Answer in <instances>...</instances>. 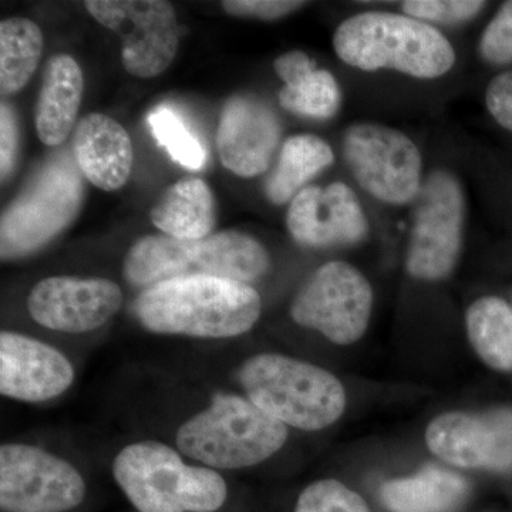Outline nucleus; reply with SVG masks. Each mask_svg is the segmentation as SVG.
<instances>
[{
    "label": "nucleus",
    "mask_w": 512,
    "mask_h": 512,
    "mask_svg": "<svg viewBox=\"0 0 512 512\" xmlns=\"http://www.w3.org/2000/svg\"><path fill=\"white\" fill-rule=\"evenodd\" d=\"M254 286L220 276H181L143 289L133 303L141 328L154 335L198 340L247 335L261 319Z\"/></svg>",
    "instance_id": "nucleus-1"
},
{
    "label": "nucleus",
    "mask_w": 512,
    "mask_h": 512,
    "mask_svg": "<svg viewBox=\"0 0 512 512\" xmlns=\"http://www.w3.org/2000/svg\"><path fill=\"white\" fill-rule=\"evenodd\" d=\"M111 476L137 512H220L229 500L224 473L188 460L170 441L124 444Z\"/></svg>",
    "instance_id": "nucleus-2"
},
{
    "label": "nucleus",
    "mask_w": 512,
    "mask_h": 512,
    "mask_svg": "<svg viewBox=\"0 0 512 512\" xmlns=\"http://www.w3.org/2000/svg\"><path fill=\"white\" fill-rule=\"evenodd\" d=\"M288 437V427L244 394L222 390L175 426L170 443L188 460L228 473L265 463Z\"/></svg>",
    "instance_id": "nucleus-3"
},
{
    "label": "nucleus",
    "mask_w": 512,
    "mask_h": 512,
    "mask_svg": "<svg viewBox=\"0 0 512 512\" xmlns=\"http://www.w3.org/2000/svg\"><path fill=\"white\" fill-rule=\"evenodd\" d=\"M333 49L353 69L393 70L420 80L440 79L457 60L439 29L390 12L357 13L343 20L333 35Z\"/></svg>",
    "instance_id": "nucleus-4"
},
{
    "label": "nucleus",
    "mask_w": 512,
    "mask_h": 512,
    "mask_svg": "<svg viewBox=\"0 0 512 512\" xmlns=\"http://www.w3.org/2000/svg\"><path fill=\"white\" fill-rule=\"evenodd\" d=\"M237 379L247 399L288 429H328L348 403L338 377L284 353L249 356L239 366Z\"/></svg>",
    "instance_id": "nucleus-5"
},
{
    "label": "nucleus",
    "mask_w": 512,
    "mask_h": 512,
    "mask_svg": "<svg viewBox=\"0 0 512 512\" xmlns=\"http://www.w3.org/2000/svg\"><path fill=\"white\" fill-rule=\"evenodd\" d=\"M271 269L264 245L239 231H222L187 241L167 235H147L128 249L123 275L143 289L181 276H220L251 285Z\"/></svg>",
    "instance_id": "nucleus-6"
},
{
    "label": "nucleus",
    "mask_w": 512,
    "mask_h": 512,
    "mask_svg": "<svg viewBox=\"0 0 512 512\" xmlns=\"http://www.w3.org/2000/svg\"><path fill=\"white\" fill-rule=\"evenodd\" d=\"M413 207L406 269L414 279L440 282L460 261L466 225V195L457 175L431 171Z\"/></svg>",
    "instance_id": "nucleus-7"
},
{
    "label": "nucleus",
    "mask_w": 512,
    "mask_h": 512,
    "mask_svg": "<svg viewBox=\"0 0 512 512\" xmlns=\"http://www.w3.org/2000/svg\"><path fill=\"white\" fill-rule=\"evenodd\" d=\"M87 495L82 470L62 454L23 441L0 446L2 512H73Z\"/></svg>",
    "instance_id": "nucleus-8"
},
{
    "label": "nucleus",
    "mask_w": 512,
    "mask_h": 512,
    "mask_svg": "<svg viewBox=\"0 0 512 512\" xmlns=\"http://www.w3.org/2000/svg\"><path fill=\"white\" fill-rule=\"evenodd\" d=\"M343 157L356 183L375 200L406 205L423 184V157L416 143L397 128L355 123L343 138Z\"/></svg>",
    "instance_id": "nucleus-9"
},
{
    "label": "nucleus",
    "mask_w": 512,
    "mask_h": 512,
    "mask_svg": "<svg viewBox=\"0 0 512 512\" xmlns=\"http://www.w3.org/2000/svg\"><path fill=\"white\" fill-rule=\"evenodd\" d=\"M373 309V289L348 262L330 261L316 269L291 303V318L330 342L349 346L363 338Z\"/></svg>",
    "instance_id": "nucleus-10"
},
{
    "label": "nucleus",
    "mask_w": 512,
    "mask_h": 512,
    "mask_svg": "<svg viewBox=\"0 0 512 512\" xmlns=\"http://www.w3.org/2000/svg\"><path fill=\"white\" fill-rule=\"evenodd\" d=\"M82 194L79 173L67 158L47 164L30 190L3 212V261L32 254L59 234L79 210Z\"/></svg>",
    "instance_id": "nucleus-11"
},
{
    "label": "nucleus",
    "mask_w": 512,
    "mask_h": 512,
    "mask_svg": "<svg viewBox=\"0 0 512 512\" xmlns=\"http://www.w3.org/2000/svg\"><path fill=\"white\" fill-rule=\"evenodd\" d=\"M87 12L121 40V63L128 74L151 79L164 73L177 56V13L164 0H89Z\"/></svg>",
    "instance_id": "nucleus-12"
},
{
    "label": "nucleus",
    "mask_w": 512,
    "mask_h": 512,
    "mask_svg": "<svg viewBox=\"0 0 512 512\" xmlns=\"http://www.w3.org/2000/svg\"><path fill=\"white\" fill-rule=\"evenodd\" d=\"M123 302V291L111 279L59 275L42 279L30 289L26 309L43 329L80 336L106 326Z\"/></svg>",
    "instance_id": "nucleus-13"
},
{
    "label": "nucleus",
    "mask_w": 512,
    "mask_h": 512,
    "mask_svg": "<svg viewBox=\"0 0 512 512\" xmlns=\"http://www.w3.org/2000/svg\"><path fill=\"white\" fill-rule=\"evenodd\" d=\"M434 456L451 466L505 470L512 467V409L440 414L426 430Z\"/></svg>",
    "instance_id": "nucleus-14"
},
{
    "label": "nucleus",
    "mask_w": 512,
    "mask_h": 512,
    "mask_svg": "<svg viewBox=\"0 0 512 512\" xmlns=\"http://www.w3.org/2000/svg\"><path fill=\"white\" fill-rule=\"evenodd\" d=\"M76 382V369L62 350L16 330L0 333V394L13 402L43 404L59 399Z\"/></svg>",
    "instance_id": "nucleus-15"
},
{
    "label": "nucleus",
    "mask_w": 512,
    "mask_h": 512,
    "mask_svg": "<svg viewBox=\"0 0 512 512\" xmlns=\"http://www.w3.org/2000/svg\"><path fill=\"white\" fill-rule=\"evenodd\" d=\"M286 227L296 244L315 249L360 244L369 235L365 210L342 181L303 188L289 205Z\"/></svg>",
    "instance_id": "nucleus-16"
},
{
    "label": "nucleus",
    "mask_w": 512,
    "mask_h": 512,
    "mask_svg": "<svg viewBox=\"0 0 512 512\" xmlns=\"http://www.w3.org/2000/svg\"><path fill=\"white\" fill-rule=\"evenodd\" d=\"M281 136V121L265 101L254 96L231 97L218 124L221 163L238 177H258L271 165Z\"/></svg>",
    "instance_id": "nucleus-17"
},
{
    "label": "nucleus",
    "mask_w": 512,
    "mask_h": 512,
    "mask_svg": "<svg viewBox=\"0 0 512 512\" xmlns=\"http://www.w3.org/2000/svg\"><path fill=\"white\" fill-rule=\"evenodd\" d=\"M73 153L84 177L103 191L126 185L134 151L126 128L106 114L92 113L76 124Z\"/></svg>",
    "instance_id": "nucleus-18"
},
{
    "label": "nucleus",
    "mask_w": 512,
    "mask_h": 512,
    "mask_svg": "<svg viewBox=\"0 0 512 512\" xmlns=\"http://www.w3.org/2000/svg\"><path fill=\"white\" fill-rule=\"evenodd\" d=\"M276 76L285 86L279 90L282 109L295 116L329 120L338 114L342 92L336 77L328 70L316 69V62L301 50H292L274 63Z\"/></svg>",
    "instance_id": "nucleus-19"
},
{
    "label": "nucleus",
    "mask_w": 512,
    "mask_h": 512,
    "mask_svg": "<svg viewBox=\"0 0 512 512\" xmlns=\"http://www.w3.org/2000/svg\"><path fill=\"white\" fill-rule=\"evenodd\" d=\"M83 72L70 55L47 62L36 106V131L46 146L63 144L72 133L82 104Z\"/></svg>",
    "instance_id": "nucleus-20"
},
{
    "label": "nucleus",
    "mask_w": 512,
    "mask_h": 512,
    "mask_svg": "<svg viewBox=\"0 0 512 512\" xmlns=\"http://www.w3.org/2000/svg\"><path fill=\"white\" fill-rule=\"evenodd\" d=\"M151 222L171 238L195 239L212 235L214 195L201 178H185L168 187L151 210Z\"/></svg>",
    "instance_id": "nucleus-21"
},
{
    "label": "nucleus",
    "mask_w": 512,
    "mask_h": 512,
    "mask_svg": "<svg viewBox=\"0 0 512 512\" xmlns=\"http://www.w3.org/2000/svg\"><path fill=\"white\" fill-rule=\"evenodd\" d=\"M466 493L464 478L437 467L423 468L412 477L394 478L380 491L390 512H451Z\"/></svg>",
    "instance_id": "nucleus-22"
},
{
    "label": "nucleus",
    "mask_w": 512,
    "mask_h": 512,
    "mask_svg": "<svg viewBox=\"0 0 512 512\" xmlns=\"http://www.w3.org/2000/svg\"><path fill=\"white\" fill-rule=\"evenodd\" d=\"M335 161L328 141L315 134H296L285 141L278 163L266 178V198L275 205L291 202L306 184Z\"/></svg>",
    "instance_id": "nucleus-23"
},
{
    "label": "nucleus",
    "mask_w": 512,
    "mask_h": 512,
    "mask_svg": "<svg viewBox=\"0 0 512 512\" xmlns=\"http://www.w3.org/2000/svg\"><path fill=\"white\" fill-rule=\"evenodd\" d=\"M468 340L491 369L512 372V308L498 296H483L468 306Z\"/></svg>",
    "instance_id": "nucleus-24"
},
{
    "label": "nucleus",
    "mask_w": 512,
    "mask_h": 512,
    "mask_svg": "<svg viewBox=\"0 0 512 512\" xmlns=\"http://www.w3.org/2000/svg\"><path fill=\"white\" fill-rule=\"evenodd\" d=\"M43 52L42 29L33 20L10 18L0 23V93L20 92L35 74Z\"/></svg>",
    "instance_id": "nucleus-25"
},
{
    "label": "nucleus",
    "mask_w": 512,
    "mask_h": 512,
    "mask_svg": "<svg viewBox=\"0 0 512 512\" xmlns=\"http://www.w3.org/2000/svg\"><path fill=\"white\" fill-rule=\"evenodd\" d=\"M148 124L153 136L168 151L175 163L188 170H200L204 167L207 158L204 147L174 110L165 106L157 107L148 116Z\"/></svg>",
    "instance_id": "nucleus-26"
},
{
    "label": "nucleus",
    "mask_w": 512,
    "mask_h": 512,
    "mask_svg": "<svg viewBox=\"0 0 512 512\" xmlns=\"http://www.w3.org/2000/svg\"><path fill=\"white\" fill-rule=\"evenodd\" d=\"M293 512H372L365 498L335 478L306 485Z\"/></svg>",
    "instance_id": "nucleus-27"
},
{
    "label": "nucleus",
    "mask_w": 512,
    "mask_h": 512,
    "mask_svg": "<svg viewBox=\"0 0 512 512\" xmlns=\"http://www.w3.org/2000/svg\"><path fill=\"white\" fill-rule=\"evenodd\" d=\"M485 6L480 0H407L402 8L404 15L433 26L470 22Z\"/></svg>",
    "instance_id": "nucleus-28"
},
{
    "label": "nucleus",
    "mask_w": 512,
    "mask_h": 512,
    "mask_svg": "<svg viewBox=\"0 0 512 512\" xmlns=\"http://www.w3.org/2000/svg\"><path fill=\"white\" fill-rule=\"evenodd\" d=\"M480 56L493 66L512 63V0L503 3L481 35Z\"/></svg>",
    "instance_id": "nucleus-29"
},
{
    "label": "nucleus",
    "mask_w": 512,
    "mask_h": 512,
    "mask_svg": "<svg viewBox=\"0 0 512 512\" xmlns=\"http://www.w3.org/2000/svg\"><path fill=\"white\" fill-rule=\"evenodd\" d=\"M308 5L301 0H225L222 10L229 16L274 22Z\"/></svg>",
    "instance_id": "nucleus-30"
},
{
    "label": "nucleus",
    "mask_w": 512,
    "mask_h": 512,
    "mask_svg": "<svg viewBox=\"0 0 512 512\" xmlns=\"http://www.w3.org/2000/svg\"><path fill=\"white\" fill-rule=\"evenodd\" d=\"M485 106L495 123L512 133V70L498 74L488 83Z\"/></svg>",
    "instance_id": "nucleus-31"
},
{
    "label": "nucleus",
    "mask_w": 512,
    "mask_h": 512,
    "mask_svg": "<svg viewBox=\"0 0 512 512\" xmlns=\"http://www.w3.org/2000/svg\"><path fill=\"white\" fill-rule=\"evenodd\" d=\"M18 154V123L9 104L2 103L0 109V168L5 181L15 168Z\"/></svg>",
    "instance_id": "nucleus-32"
}]
</instances>
